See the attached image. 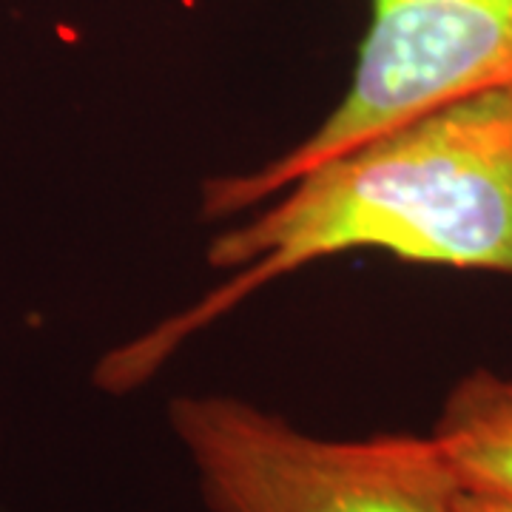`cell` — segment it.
Returning <instances> with one entry per match:
<instances>
[{"label": "cell", "instance_id": "obj_1", "mask_svg": "<svg viewBox=\"0 0 512 512\" xmlns=\"http://www.w3.org/2000/svg\"><path fill=\"white\" fill-rule=\"evenodd\" d=\"M350 251L512 279V83L421 111L339 151L208 242L225 282L94 367L123 396L262 288Z\"/></svg>", "mask_w": 512, "mask_h": 512}, {"label": "cell", "instance_id": "obj_2", "mask_svg": "<svg viewBox=\"0 0 512 512\" xmlns=\"http://www.w3.org/2000/svg\"><path fill=\"white\" fill-rule=\"evenodd\" d=\"M168 424L211 512H453L433 436H313L237 396H180Z\"/></svg>", "mask_w": 512, "mask_h": 512}, {"label": "cell", "instance_id": "obj_3", "mask_svg": "<svg viewBox=\"0 0 512 512\" xmlns=\"http://www.w3.org/2000/svg\"><path fill=\"white\" fill-rule=\"evenodd\" d=\"M504 83H512V0H370L339 106L274 160L205 180L202 217L248 214L370 134Z\"/></svg>", "mask_w": 512, "mask_h": 512}, {"label": "cell", "instance_id": "obj_4", "mask_svg": "<svg viewBox=\"0 0 512 512\" xmlns=\"http://www.w3.org/2000/svg\"><path fill=\"white\" fill-rule=\"evenodd\" d=\"M430 436L461 490L512 498V376L484 367L461 376Z\"/></svg>", "mask_w": 512, "mask_h": 512}, {"label": "cell", "instance_id": "obj_5", "mask_svg": "<svg viewBox=\"0 0 512 512\" xmlns=\"http://www.w3.org/2000/svg\"><path fill=\"white\" fill-rule=\"evenodd\" d=\"M453 512H512V498H498V495H481L458 490L456 510Z\"/></svg>", "mask_w": 512, "mask_h": 512}]
</instances>
